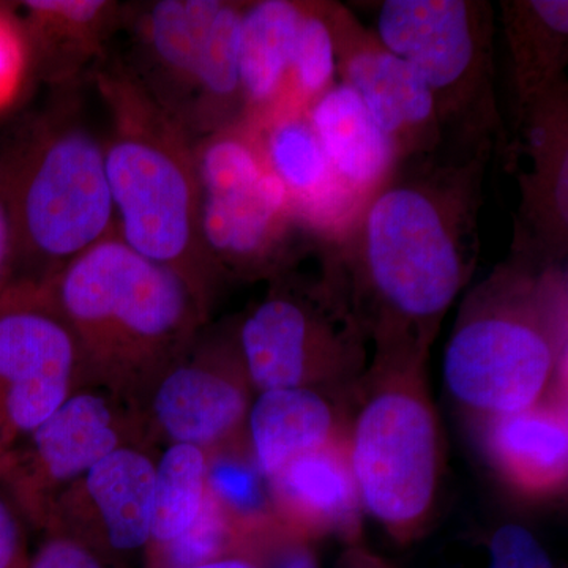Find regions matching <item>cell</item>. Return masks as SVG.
Segmentation results:
<instances>
[{"mask_svg":"<svg viewBox=\"0 0 568 568\" xmlns=\"http://www.w3.org/2000/svg\"><path fill=\"white\" fill-rule=\"evenodd\" d=\"M487 152L446 151L396 164L335 241L372 364H428L448 310L480 257Z\"/></svg>","mask_w":568,"mask_h":568,"instance_id":"obj_1","label":"cell"},{"mask_svg":"<svg viewBox=\"0 0 568 568\" xmlns=\"http://www.w3.org/2000/svg\"><path fill=\"white\" fill-rule=\"evenodd\" d=\"M567 263L511 241L470 287L444 349L448 395L470 422L567 399Z\"/></svg>","mask_w":568,"mask_h":568,"instance_id":"obj_2","label":"cell"},{"mask_svg":"<svg viewBox=\"0 0 568 568\" xmlns=\"http://www.w3.org/2000/svg\"><path fill=\"white\" fill-rule=\"evenodd\" d=\"M43 283L77 336L85 383L138 406L156 377L196 342L212 298L115 234Z\"/></svg>","mask_w":568,"mask_h":568,"instance_id":"obj_3","label":"cell"},{"mask_svg":"<svg viewBox=\"0 0 568 568\" xmlns=\"http://www.w3.org/2000/svg\"><path fill=\"white\" fill-rule=\"evenodd\" d=\"M95 82L111 119L103 144L115 235L212 297L219 278L201 244L196 141L119 63L95 71Z\"/></svg>","mask_w":568,"mask_h":568,"instance_id":"obj_4","label":"cell"},{"mask_svg":"<svg viewBox=\"0 0 568 568\" xmlns=\"http://www.w3.org/2000/svg\"><path fill=\"white\" fill-rule=\"evenodd\" d=\"M234 335L254 394L316 388L349 396L372 364V343L351 304L334 242H320L268 280Z\"/></svg>","mask_w":568,"mask_h":568,"instance_id":"obj_5","label":"cell"},{"mask_svg":"<svg viewBox=\"0 0 568 568\" xmlns=\"http://www.w3.org/2000/svg\"><path fill=\"white\" fill-rule=\"evenodd\" d=\"M346 450L365 515L396 544L424 537L446 469L426 366H368L347 399Z\"/></svg>","mask_w":568,"mask_h":568,"instance_id":"obj_6","label":"cell"},{"mask_svg":"<svg viewBox=\"0 0 568 568\" xmlns=\"http://www.w3.org/2000/svg\"><path fill=\"white\" fill-rule=\"evenodd\" d=\"M52 108L29 130L0 179L20 280L40 283L115 234L103 140L65 104Z\"/></svg>","mask_w":568,"mask_h":568,"instance_id":"obj_7","label":"cell"},{"mask_svg":"<svg viewBox=\"0 0 568 568\" xmlns=\"http://www.w3.org/2000/svg\"><path fill=\"white\" fill-rule=\"evenodd\" d=\"M377 39L422 74L444 151L487 152L510 173L514 148L497 93L496 9L488 0H383Z\"/></svg>","mask_w":568,"mask_h":568,"instance_id":"obj_8","label":"cell"},{"mask_svg":"<svg viewBox=\"0 0 568 568\" xmlns=\"http://www.w3.org/2000/svg\"><path fill=\"white\" fill-rule=\"evenodd\" d=\"M194 166L201 244L216 278H275L323 242L298 222L245 122L194 142Z\"/></svg>","mask_w":568,"mask_h":568,"instance_id":"obj_9","label":"cell"},{"mask_svg":"<svg viewBox=\"0 0 568 568\" xmlns=\"http://www.w3.org/2000/svg\"><path fill=\"white\" fill-rule=\"evenodd\" d=\"M141 407L111 388L84 383L39 428L0 457V487L26 521L47 530L52 508L100 459L142 447Z\"/></svg>","mask_w":568,"mask_h":568,"instance_id":"obj_10","label":"cell"},{"mask_svg":"<svg viewBox=\"0 0 568 568\" xmlns=\"http://www.w3.org/2000/svg\"><path fill=\"white\" fill-rule=\"evenodd\" d=\"M84 383L77 336L47 283L17 280L0 294V457Z\"/></svg>","mask_w":568,"mask_h":568,"instance_id":"obj_11","label":"cell"},{"mask_svg":"<svg viewBox=\"0 0 568 568\" xmlns=\"http://www.w3.org/2000/svg\"><path fill=\"white\" fill-rule=\"evenodd\" d=\"M254 395L234 334L196 339L149 388L142 422L170 446L186 444L211 454L246 443Z\"/></svg>","mask_w":568,"mask_h":568,"instance_id":"obj_12","label":"cell"},{"mask_svg":"<svg viewBox=\"0 0 568 568\" xmlns=\"http://www.w3.org/2000/svg\"><path fill=\"white\" fill-rule=\"evenodd\" d=\"M324 10L334 36L338 81L361 97L398 163L443 152L435 100L422 74L387 50L351 7L324 0Z\"/></svg>","mask_w":568,"mask_h":568,"instance_id":"obj_13","label":"cell"},{"mask_svg":"<svg viewBox=\"0 0 568 568\" xmlns=\"http://www.w3.org/2000/svg\"><path fill=\"white\" fill-rule=\"evenodd\" d=\"M155 463L140 446L100 459L55 503L47 534L73 538L108 567L144 556L151 544Z\"/></svg>","mask_w":568,"mask_h":568,"instance_id":"obj_14","label":"cell"},{"mask_svg":"<svg viewBox=\"0 0 568 568\" xmlns=\"http://www.w3.org/2000/svg\"><path fill=\"white\" fill-rule=\"evenodd\" d=\"M519 186L511 241L549 260L568 254V84L560 85L526 115L511 140Z\"/></svg>","mask_w":568,"mask_h":568,"instance_id":"obj_15","label":"cell"},{"mask_svg":"<svg viewBox=\"0 0 568 568\" xmlns=\"http://www.w3.org/2000/svg\"><path fill=\"white\" fill-rule=\"evenodd\" d=\"M246 125L302 226L321 241H338L361 205L336 178L304 108L282 106Z\"/></svg>","mask_w":568,"mask_h":568,"instance_id":"obj_16","label":"cell"},{"mask_svg":"<svg viewBox=\"0 0 568 568\" xmlns=\"http://www.w3.org/2000/svg\"><path fill=\"white\" fill-rule=\"evenodd\" d=\"M223 0H159L132 18V62L121 69L182 126L203 61L205 41Z\"/></svg>","mask_w":568,"mask_h":568,"instance_id":"obj_17","label":"cell"},{"mask_svg":"<svg viewBox=\"0 0 568 568\" xmlns=\"http://www.w3.org/2000/svg\"><path fill=\"white\" fill-rule=\"evenodd\" d=\"M276 521L306 541L335 536L362 541L365 511L355 485L346 439L295 458L268 480Z\"/></svg>","mask_w":568,"mask_h":568,"instance_id":"obj_18","label":"cell"},{"mask_svg":"<svg viewBox=\"0 0 568 568\" xmlns=\"http://www.w3.org/2000/svg\"><path fill=\"white\" fill-rule=\"evenodd\" d=\"M510 140L538 103L567 84V0H500Z\"/></svg>","mask_w":568,"mask_h":568,"instance_id":"obj_19","label":"cell"},{"mask_svg":"<svg viewBox=\"0 0 568 568\" xmlns=\"http://www.w3.org/2000/svg\"><path fill=\"white\" fill-rule=\"evenodd\" d=\"M473 424L489 467L511 491L529 499H545L566 489V398Z\"/></svg>","mask_w":568,"mask_h":568,"instance_id":"obj_20","label":"cell"},{"mask_svg":"<svg viewBox=\"0 0 568 568\" xmlns=\"http://www.w3.org/2000/svg\"><path fill=\"white\" fill-rule=\"evenodd\" d=\"M347 399L316 388H275L254 395L246 440L265 480L295 458L345 440Z\"/></svg>","mask_w":568,"mask_h":568,"instance_id":"obj_21","label":"cell"},{"mask_svg":"<svg viewBox=\"0 0 568 568\" xmlns=\"http://www.w3.org/2000/svg\"><path fill=\"white\" fill-rule=\"evenodd\" d=\"M305 114L336 178L362 207L398 164L390 142L361 97L339 81L308 104Z\"/></svg>","mask_w":568,"mask_h":568,"instance_id":"obj_22","label":"cell"},{"mask_svg":"<svg viewBox=\"0 0 568 568\" xmlns=\"http://www.w3.org/2000/svg\"><path fill=\"white\" fill-rule=\"evenodd\" d=\"M302 0L245 2L241 22L245 122L261 121L290 102V73Z\"/></svg>","mask_w":568,"mask_h":568,"instance_id":"obj_23","label":"cell"},{"mask_svg":"<svg viewBox=\"0 0 568 568\" xmlns=\"http://www.w3.org/2000/svg\"><path fill=\"white\" fill-rule=\"evenodd\" d=\"M29 59L54 82H67L85 62L103 54L118 21V6L104 0H29L22 3Z\"/></svg>","mask_w":568,"mask_h":568,"instance_id":"obj_24","label":"cell"},{"mask_svg":"<svg viewBox=\"0 0 568 568\" xmlns=\"http://www.w3.org/2000/svg\"><path fill=\"white\" fill-rule=\"evenodd\" d=\"M245 2L223 0L205 41L203 61L182 118L193 141L245 122L239 43Z\"/></svg>","mask_w":568,"mask_h":568,"instance_id":"obj_25","label":"cell"},{"mask_svg":"<svg viewBox=\"0 0 568 568\" xmlns=\"http://www.w3.org/2000/svg\"><path fill=\"white\" fill-rule=\"evenodd\" d=\"M207 497V454L203 448L171 444L155 463L151 544L148 551L185 532Z\"/></svg>","mask_w":568,"mask_h":568,"instance_id":"obj_26","label":"cell"},{"mask_svg":"<svg viewBox=\"0 0 568 568\" xmlns=\"http://www.w3.org/2000/svg\"><path fill=\"white\" fill-rule=\"evenodd\" d=\"M284 532L282 526L254 532L235 523L212 496L205 497L203 510L185 532L163 547L145 552L148 568H182L200 566L239 552L271 544Z\"/></svg>","mask_w":568,"mask_h":568,"instance_id":"obj_27","label":"cell"},{"mask_svg":"<svg viewBox=\"0 0 568 568\" xmlns=\"http://www.w3.org/2000/svg\"><path fill=\"white\" fill-rule=\"evenodd\" d=\"M207 491L244 528L254 532L280 528L268 481L254 463L248 440L207 454Z\"/></svg>","mask_w":568,"mask_h":568,"instance_id":"obj_28","label":"cell"},{"mask_svg":"<svg viewBox=\"0 0 568 568\" xmlns=\"http://www.w3.org/2000/svg\"><path fill=\"white\" fill-rule=\"evenodd\" d=\"M338 82L334 36L324 0H302L290 73V102L305 108Z\"/></svg>","mask_w":568,"mask_h":568,"instance_id":"obj_29","label":"cell"},{"mask_svg":"<svg viewBox=\"0 0 568 568\" xmlns=\"http://www.w3.org/2000/svg\"><path fill=\"white\" fill-rule=\"evenodd\" d=\"M487 568H555L534 532L517 523L499 526L488 538Z\"/></svg>","mask_w":568,"mask_h":568,"instance_id":"obj_30","label":"cell"},{"mask_svg":"<svg viewBox=\"0 0 568 568\" xmlns=\"http://www.w3.org/2000/svg\"><path fill=\"white\" fill-rule=\"evenodd\" d=\"M29 63V48L20 22L0 10V110L20 92Z\"/></svg>","mask_w":568,"mask_h":568,"instance_id":"obj_31","label":"cell"},{"mask_svg":"<svg viewBox=\"0 0 568 568\" xmlns=\"http://www.w3.org/2000/svg\"><path fill=\"white\" fill-rule=\"evenodd\" d=\"M26 519L9 493L0 487V568H28Z\"/></svg>","mask_w":568,"mask_h":568,"instance_id":"obj_32","label":"cell"},{"mask_svg":"<svg viewBox=\"0 0 568 568\" xmlns=\"http://www.w3.org/2000/svg\"><path fill=\"white\" fill-rule=\"evenodd\" d=\"M28 568H110L102 559L78 544L73 538L50 534L47 540L40 545L31 559Z\"/></svg>","mask_w":568,"mask_h":568,"instance_id":"obj_33","label":"cell"},{"mask_svg":"<svg viewBox=\"0 0 568 568\" xmlns=\"http://www.w3.org/2000/svg\"><path fill=\"white\" fill-rule=\"evenodd\" d=\"M18 280L17 237L6 197L0 193V294Z\"/></svg>","mask_w":568,"mask_h":568,"instance_id":"obj_34","label":"cell"},{"mask_svg":"<svg viewBox=\"0 0 568 568\" xmlns=\"http://www.w3.org/2000/svg\"><path fill=\"white\" fill-rule=\"evenodd\" d=\"M290 537L284 532L276 537L271 544L263 547L250 549V551L239 552V555L227 556V558L212 560V562L200 564V566L182 567V568H268L275 552L282 547L283 541Z\"/></svg>","mask_w":568,"mask_h":568,"instance_id":"obj_35","label":"cell"},{"mask_svg":"<svg viewBox=\"0 0 568 568\" xmlns=\"http://www.w3.org/2000/svg\"><path fill=\"white\" fill-rule=\"evenodd\" d=\"M268 568H321L312 541L290 536L275 552Z\"/></svg>","mask_w":568,"mask_h":568,"instance_id":"obj_36","label":"cell"},{"mask_svg":"<svg viewBox=\"0 0 568 568\" xmlns=\"http://www.w3.org/2000/svg\"><path fill=\"white\" fill-rule=\"evenodd\" d=\"M335 568H398L372 551L364 541L346 544L336 559Z\"/></svg>","mask_w":568,"mask_h":568,"instance_id":"obj_37","label":"cell"}]
</instances>
